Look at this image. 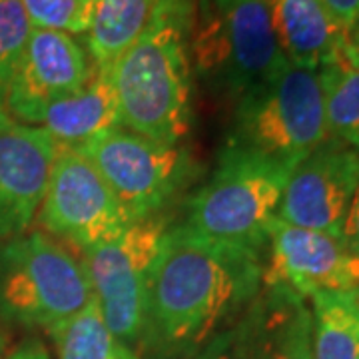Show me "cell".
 Instances as JSON below:
<instances>
[{"mask_svg":"<svg viewBox=\"0 0 359 359\" xmlns=\"http://www.w3.org/2000/svg\"><path fill=\"white\" fill-rule=\"evenodd\" d=\"M264 285V259L168 228L146 290L140 359H190L228 332Z\"/></svg>","mask_w":359,"mask_h":359,"instance_id":"obj_1","label":"cell"},{"mask_svg":"<svg viewBox=\"0 0 359 359\" xmlns=\"http://www.w3.org/2000/svg\"><path fill=\"white\" fill-rule=\"evenodd\" d=\"M194 8L196 0H156L140 36L112 65L124 128L166 144H182L188 136Z\"/></svg>","mask_w":359,"mask_h":359,"instance_id":"obj_2","label":"cell"},{"mask_svg":"<svg viewBox=\"0 0 359 359\" xmlns=\"http://www.w3.org/2000/svg\"><path fill=\"white\" fill-rule=\"evenodd\" d=\"M190 60L208 90L233 104L264 86L287 65L268 0H196Z\"/></svg>","mask_w":359,"mask_h":359,"instance_id":"obj_3","label":"cell"},{"mask_svg":"<svg viewBox=\"0 0 359 359\" xmlns=\"http://www.w3.org/2000/svg\"><path fill=\"white\" fill-rule=\"evenodd\" d=\"M294 166L226 144L212 178L186 204L184 228L264 257Z\"/></svg>","mask_w":359,"mask_h":359,"instance_id":"obj_4","label":"cell"},{"mask_svg":"<svg viewBox=\"0 0 359 359\" xmlns=\"http://www.w3.org/2000/svg\"><path fill=\"white\" fill-rule=\"evenodd\" d=\"M92 297L88 273L42 231L0 242V320L50 332Z\"/></svg>","mask_w":359,"mask_h":359,"instance_id":"obj_5","label":"cell"},{"mask_svg":"<svg viewBox=\"0 0 359 359\" xmlns=\"http://www.w3.org/2000/svg\"><path fill=\"white\" fill-rule=\"evenodd\" d=\"M327 140L320 76L285 65L233 104L228 144L295 166Z\"/></svg>","mask_w":359,"mask_h":359,"instance_id":"obj_6","label":"cell"},{"mask_svg":"<svg viewBox=\"0 0 359 359\" xmlns=\"http://www.w3.org/2000/svg\"><path fill=\"white\" fill-rule=\"evenodd\" d=\"M76 150L98 170L132 222L162 216L198 172L186 146L152 140L124 126L106 130Z\"/></svg>","mask_w":359,"mask_h":359,"instance_id":"obj_7","label":"cell"},{"mask_svg":"<svg viewBox=\"0 0 359 359\" xmlns=\"http://www.w3.org/2000/svg\"><path fill=\"white\" fill-rule=\"evenodd\" d=\"M166 230L164 216L140 219L112 242L84 252L82 264L106 325L136 353L144 332L150 269Z\"/></svg>","mask_w":359,"mask_h":359,"instance_id":"obj_8","label":"cell"},{"mask_svg":"<svg viewBox=\"0 0 359 359\" xmlns=\"http://www.w3.org/2000/svg\"><path fill=\"white\" fill-rule=\"evenodd\" d=\"M39 219L44 230L82 252L112 242L134 224L88 158L62 146L52 164Z\"/></svg>","mask_w":359,"mask_h":359,"instance_id":"obj_9","label":"cell"},{"mask_svg":"<svg viewBox=\"0 0 359 359\" xmlns=\"http://www.w3.org/2000/svg\"><path fill=\"white\" fill-rule=\"evenodd\" d=\"M264 254V285L290 290L308 299L321 292L359 287V254L339 238L273 219Z\"/></svg>","mask_w":359,"mask_h":359,"instance_id":"obj_10","label":"cell"},{"mask_svg":"<svg viewBox=\"0 0 359 359\" xmlns=\"http://www.w3.org/2000/svg\"><path fill=\"white\" fill-rule=\"evenodd\" d=\"M358 178L359 152L332 138L323 140L292 170L278 219L341 240Z\"/></svg>","mask_w":359,"mask_h":359,"instance_id":"obj_11","label":"cell"},{"mask_svg":"<svg viewBox=\"0 0 359 359\" xmlns=\"http://www.w3.org/2000/svg\"><path fill=\"white\" fill-rule=\"evenodd\" d=\"M94 62L74 36L32 28L16 66L4 110L14 120L36 126L50 104L76 94L90 82Z\"/></svg>","mask_w":359,"mask_h":359,"instance_id":"obj_12","label":"cell"},{"mask_svg":"<svg viewBox=\"0 0 359 359\" xmlns=\"http://www.w3.org/2000/svg\"><path fill=\"white\" fill-rule=\"evenodd\" d=\"M58 144L0 110V242L25 233L44 200Z\"/></svg>","mask_w":359,"mask_h":359,"instance_id":"obj_13","label":"cell"},{"mask_svg":"<svg viewBox=\"0 0 359 359\" xmlns=\"http://www.w3.org/2000/svg\"><path fill=\"white\" fill-rule=\"evenodd\" d=\"M233 359H313L311 309L304 297L262 285L233 325Z\"/></svg>","mask_w":359,"mask_h":359,"instance_id":"obj_14","label":"cell"},{"mask_svg":"<svg viewBox=\"0 0 359 359\" xmlns=\"http://www.w3.org/2000/svg\"><path fill=\"white\" fill-rule=\"evenodd\" d=\"M268 4L287 65L318 72L344 60L347 30L321 0H268Z\"/></svg>","mask_w":359,"mask_h":359,"instance_id":"obj_15","label":"cell"},{"mask_svg":"<svg viewBox=\"0 0 359 359\" xmlns=\"http://www.w3.org/2000/svg\"><path fill=\"white\" fill-rule=\"evenodd\" d=\"M36 126L46 130L62 148H80L106 130L122 126L112 66H96L84 88L50 104Z\"/></svg>","mask_w":359,"mask_h":359,"instance_id":"obj_16","label":"cell"},{"mask_svg":"<svg viewBox=\"0 0 359 359\" xmlns=\"http://www.w3.org/2000/svg\"><path fill=\"white\" fill-rule=\"evenodd\" d=\"M309 299L313 359H359L358 292H321Z\"/></svg>","mask_w":359,"mask_h":359,"instance_id":"obj_17","label":"cell"},{"mask_svg":"<svg viewBox=\"0 0 359 359\" xmlns=\"http://www.w3.org/2000/svg\"><path fill=\"white\" fill-rule=\"evenodd\" d=\"M156 0H98L88 30V54L96 66H112L140 36Z\"/></svg>","mask_w":359,"mask_h":359,"instance_id":"obj_18","label":"cell"},{"mask_svg":"<svg viewBox=\"0 0 359 359\" xmlns=\"http://www.w3.org/2000/svg\"><path fill=\"white\" fill-rule=\"evenodd\" d=\"M56 359H140L106 325L96 297L50 332Z\"/></svg>","mask_w":359,"mask_h":359,"instance_id":"obj_19","label":"cell"},{"mask_svg":"<svg viewBox=\"0 0 359 359\" xmlns=\"http://www.w3.org/2000/svg\"><path fill=\"white\" fill-rule=\"evenodd\" d=\"M327 138L359 152V70L346 60L318 70Z\"/></svg>","mask_w":359,"mask_h":359,"instance_id":"obj_20","label":"cell"},{"mask_svg":"<svg viewBox=\"0 0 359 359\" xmlns=\"http://www.w3.org/2000/svg\"><path fill=\"white\" fill-rule=\"evenodd\" d=\"M32 28L88 34L98 0H20Z\"/></svg>","mask_w":359,"mask_h":359,"instance_id":"obj_21","label":"cell"},{"mask_svg":"<svg viewBox=\"0 0 359 359\" xmlns=\"http://www.w3.org/2000/svg\"><path fill=\"white\" fill-rule=\"evenodd\" d=\"M30 32L32 26L20 0H0V110L6 106L8 88Z\"/></svg>","mask_w":359,"mask_h":359,"instance_id":"obj_22","label":"cell"},{"mask_svg":"<svg viewBox=\"0 0 359 359\" xmlns=\"http://www.w3.org/2000/svg\"><path fill=\"white\" fill-rule=\"evenodd\" d=\"M321 2L346 30H351L359 22V0H321Z\"/></svg>","mask_w":359,"mask_h":359,"instance_id":"obj_23","label":"cell"},{"mask_svg":"<svg viewBox=\"0 0 359 359\" xmlns=\"http://www.w3.org/2000/svg\"><path fill=\"white\" fill-rule=\"evenodd\" d=\"M341 242L359 254V178L358 186H355V194H353V200L351 205L347 210L346 224H344V231H341Z\"/></svg>","mask_w":359,"mask_h":359,"instance_id":"obj_24","label":"cell"},{"mask_svg":"<svg viewBox=\"0 0 359 359\" xmlns=\"http://www.w3.org/2000/svg\"><path fill=\"white\" fill-rule=\"evenodd\" d=\"M231 341H233V327L228 330V332H224V334L216 335L204 349H200L190 359H233Z\"/></svg>","mask_w":359,"mask_h":359,"instance_id":"obj_25","label":"cell"},{"mask_svg":"<svg viewBox=\"0 0 359 359\" xmlns=\"http://www.w3.org/2000/svg\"><path fill=\"white\" fill-rule=\"evenodd\" d=\"M344 60L359 70V22L351 30H347L346 44H344Z\"/></svg>","mask_w":359,"mask_h":359,"instance_id":"obj_26","label":"cell"},{"mask_svg":"<svg viewBox=\"0 0 359 359\" xmlns=\"http://www.w3.org/2000/svg\"><path fill=\"white\" fill-rule=\"evenodd\" d=\"M11 359H48V355H46V351H44L40 346H32V347H28V349L18 351V353L13 355Z\"/></svg>","mask_w":359,"mask_h":359,"instance_id":"obj_27","label":"cell"},{"mask_svg":"<svg viewBox=\"0 0 359 359\" xmlns=\"http://www.w3.org/2000/svg\"><path fill=\"white\" fill-rule=\"evenodd\" d=\"M0 359H6V335L0 330Z\"/></svg>","mask_w":359,"mask_h":359,"instance_id":"obj_28","label":"cell"},{"mask_svg":"<svg viewBox=\"0 0 359 359\" xmlns=\"http://www.w3.org/2000/svg\"><path fill=\"white\" fill-rule=\"evenodd\" d=\"M355 292H358V295H359V287H358V290H355Z\"/></svg>","mask_w":359,"mask_h":359,"instance_id":"obj_29","label":"cell"}]
</instances>
